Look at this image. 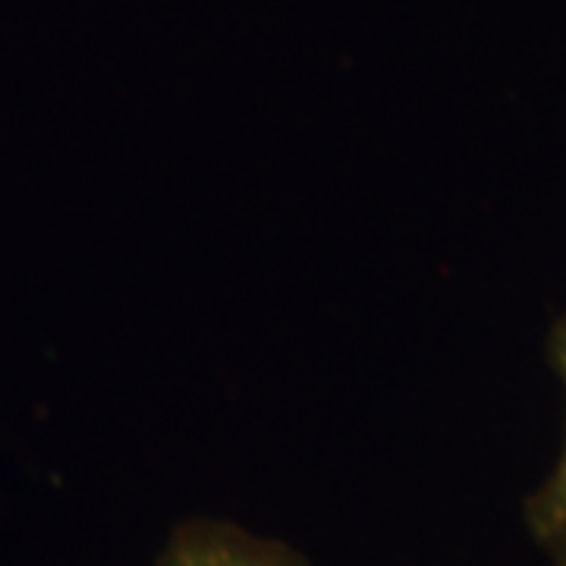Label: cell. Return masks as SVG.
Listing matches in <instances>:
<instances>
[{
  "instance_id": "cell-1",
  "label": "cell",
  "mask_w": 566,
  "mask_h": 566,
  "mask_svg": "<svg viewBox=\"0 0 566 566\" xmlns=\"http://www.w3.org/2000/svg\"><path fill=\"white\" fill-rule=\"evenodd\" d=\"M151 566H315L281 538L218 516H189L170 528Z\"/></svg>"
},
{
  "instance_id": "cell-2",
  "label": "cell",
  "mask_w": 566,
  "mask_h": 566,
  "mask_svg": "<svg viewBox=\"0 0 566 566\" xmlns=\"http://www.w3.org/2000/svg\"><path fill=\"white\" fill-rule=\"evenodd\" d=\"M551 356L566 387V315L551 334ZM526 528L532 542L545 551L551 566H566V438L560 460L542 485L528 494Z\"/></svg>"
}]
</instances>
